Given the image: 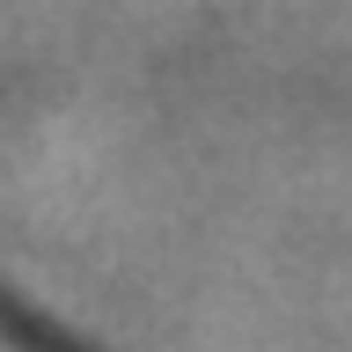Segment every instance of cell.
I'll return each mask as SVG.
<instances>
[{
	"label": "cell",
	"mask_w": 352,
	"mask_h": 352,
	"mask_svg": "<svg viewBox=\"0 0 352 352\" xmlns=\"http://www.w3.org/2000/svg\"><path fill=\"white\" fill-rule=\"evenodd\" d=\"M0 352H96V345H81L74 330L44 323V316H30L22 301L0 294Z\"/></svg>",
	"instance_id": "cell-1"
}]
</instances>
